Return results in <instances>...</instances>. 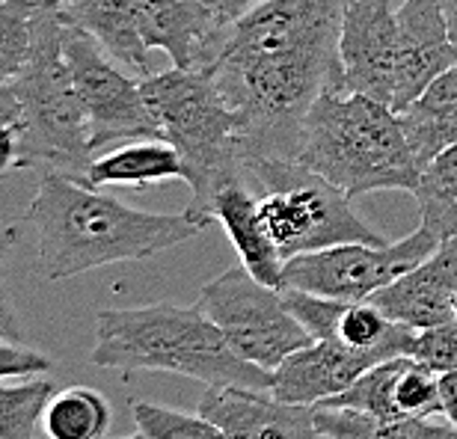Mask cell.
I'll return each instance as SVG.
<instances>
[{
    "instance_id": "1",
    "label": "cell",
    "mask_w": 457,
    "mask_h": 439,
    "mask_svg": "<svg viewBox=\"0 0 457 439\" xmlns=\"http://www.w3.org/2000/svg\"><path fill=\"white\" fill-rule=\"evenodd\" d=\"M353 0H262L228 24L205 71L241 116L244 167L295 161L300 128L324 89H339V33Z\"/></svg>"
},
{
    "instance_id": "2",
    "label": "cell",
    "mask_w": 457,
    "mask_h": 439,
    "mask_svg": "<svg viewBox=\"0 0 457 439\" xmlns=\"http://www.w3.org/2000/svg\"><path fill=\"white\" fill-rule=\"evenodd\" d=\"M42 277L51 282L116 261H145L205 232L185 211L149 214L62 172H42L27 205Z\"/></svg>"
},
{
    "instance_id": "3",
    "label": "cell",
    "mask_w": 457,
    "mask_h": 439,
    "mask_svg": "<svg viewBox=\"0 0 457 439\" xmlns=\"http://www.w3.org/2000/svg\"><path fill=\"white\" fill-rule=\"evenodd\" d=\"M89 362L134 371H172L208 386L273 389V371L244 360L199 306L149 303L102 309L96 315V344Z\"/></svg>"
},
{
    "instance_id": "4",
    "label": "cell",
    "mask_w": 457,
    "mask_h": 439,
    "mask_svg": "<svg viewBox=\"0 0 457 439\" xmlns=\"http://www.w3.org/2000/svg\"><path fill=\"white\" fill-rule=\"evenodd\" d=\"M295 161L351 199L371 190L413 194L422 178L395 110L342 89H324L309 107Z\"/></svg>"
},
{
    "instance_id": "5",
    "label": "cell",
    "mask_w": 457,
    "mask_h": 439,
    "mask_svg": "<svg viewBox=\"0 0 457 439\" xmlns=\"http://www.w3.org/2000/svg\"><path fill=\"white\" fill-rule=\"evenodd\" d=\"M143 95L161 125L163 140L185 161L190 203L185 214L208 228L217 194L244 172L241 116L205 69L152 71L140 78Z\"/></svg>"
},
{
    "instance_id": "6",
    "label": "cell",
    "mask_w": 457,
    "mask_h": 439,
    "mask_svg": "<svg viewBox=\"0 0 457 439\" xmlns=\"http://www.w3.org/2000/svg\"><path fill=\"white\" fill-rule=\"evenodd\" d=\"M21 107V154L27 170L62 172L89 185L96 152L89 145L87 110L62 54V12L57 0H42L33 21V51L12 84Z\"/></svg>"
},
{
    "instance_id": "7",
    "label": "cell",
    "mask_w": 457,
    "mask_h": 439,
    "mask_svg": "<svg viewBox=\"0 0 457 439\" xmlns=\"http://www.w3.org/2000/svg\"><path fill=\"white\" fill-rule=\"evenodd\" d=\"M246 181L259 194L264 226L282 259L339 244H389L351 208V196L286 158L246 161Z\"/></svg>"
},
{
    "instance_id": "8",
    "label": "cell",
    "mask_w": 457,
    "mask_h": 439,
    "mask_svg": "<svg viewBox=\"0 0 457 439\" xmlns=\"http://www.w3.org/2000/svg\"><path fill=\"white\" fill-rule=\"evenodd\" d=\"M196 306L212 318L244 360L264 371H277L291 353L315 342L291 315L282 288L255 279L244 264L205 282Z\"/></svg>"
},
{
    "instance_id": "9",
    "label": "cell",
    "mask_w": 457,
    "mask_h": 439,
    "mask_svg": "<svg viewBox=\"0 0 457 439\" xmlns=\"http://www.w3.org/2000/svg\"><path fill=\"white\" fill-rule=\"evenodd\" d=\"M62 54L87 110L93 152H102L107 145L116 149L134 140H163L158 119L143 95L140 78L134 80L125 75L102 45L78 24H71L66 15H62Z\"/></svg>"
},
{
    "instance_id": "10",
    "label": "cell",
    "mask_w": 457,
    "mask_h": 439,
    "mask_svg": "<svg viewBox=\"0 0 457 439\" xmlns=\"http://www.w3.org/2000/svg\"><path fill=\"white\" fill-rule=\"evenodd\" d=\"M440 246V237L419 226L395 244H339L286 261L282 288L312 291L336 300H369L374 291L404 277Z\"/></svg>"
},
{
    "instance_id": "11",
    "label": "cell",
    "mask_w": 457,
    "mask_h": 439,
    "mask_svg": "<svg viewBox=\"0 0 457 439\" xmlns=\"http://www.w3.org/2000/svg\"><path fill=\"white\" fill-rule=\"evenodd\" d=\"M398 4L401 0H353L339 33V89L374 102H395L398 84Z\"/></svg>"
},
{
    "instance_id": "12",
    "label": "cell",
    "mask_w": 457,
    "mask_h": 439,
    "mask_svg": "<svg viewBox=\"0 0 457 439\" xmlns=\"http://www.w3.org/2000/svg\"><path fill=\"white\" fill-rule=\"evenodd\" d=\"M199 413L228 439H321L315 407L288 404L259 389L208 386Z\"/></svg>"
},
{
    "instance_id": "13",
    "label": "cell",
    "mask_w": 457,
    "mask_h": 439,
    "mask_svg": "<svg viewBox=\"0 0 457 439\" xmlns=\"http://www.w3.org/2000/svg\"><path fill=\"white\" fill-rule=\"evenodd\" d=\"M457 297V241H443L428 255L422 264L407 270L404 277L389 282L386 288L374 291L369 297L374 306H380L392 321L407 324L413 329H434L449 324Z\"/></svg>"
},
{
    "instance_id": "14",
    "label": "cell",
    "mask_w": 457,
    "mask_h": 439,
    "mask_svg": "<svg viewBox=\"0 0 457 439\" xmlns=\"http://www.w3.org/2000/svg\"><path fill=\"white\" fill-rule=\"evenodd\" d=\"M398 84L392 110L401 113L410 107L443 71L457 66L449 42L443 0H401L398 4Z\"/></svg>"
},
{
    "instance_id": "15",
    "label": "cell",
    "mask_w": 457,
    "mask_h": 439,
    "mask_svg": "<svg viewBox=\"0 0 457 439\" xmlns=\"http://www.w3.org/2000/svg\"><path fill=\"white\" fill-rule=\"evenodd\" d=\"M140 27L145 45L167 51L176 69H208L228 30L205 0H140Z\"/></svg>"
},
{
    "instance_id": "16",
    "label": "cell",
    "mask_w": 457,
    "mask_h": 439,
    "mask_svg": "<svg viewBox=\"0 0 457 439\" xmlns=\"http://www.w3.org/2000/svg\"><path fill=\"white\" fill-rule=\"evenodd\" d=\"M378 362L383 360L374 353L351 351L336 338H318V342L295 351L273 371L270 395L288 401V404L315 407L345 392L362 371H369Z\"/></svg>"
},
{
    "instance_id": "17",
    "label": "cell",
    "mask_w": 457,
    "mask_h": 439,
    "mask_svg": "<svg viewBox=\"0 0 457 439\" xmlns=\"http://www.w3.org/2000/svg\"><path fill=\"white\" fill-rule=\"evenodd\" d=\"M212 217H214V223H220L226 228L228 241L235 244L244 268L250 270L255 279L268 282L273 288H282V268H286V259L279 255L268 226H264L259 194L250 187V181L237 178L232 185H226L214 199Z\"/></svg>"
},
{
    "instance_id": "18",
    "label": "cell",
    "mask_w": 457,
    "mask_h": 439,
    "mask_svg": "<svg viewBox=\"0 0 457 439\" xmlns=\"http://www.w3.org/2000/svg\"><path fill=\"white\" fill-rule=\"evenodd\" d=\"M62 15L102 45L107 57L134 71L137 78L152 75V48L143 39L140 0H78L60 6Z\"/></svg>"
},
{
    "instance_id": "19",
    "label": "cell",
    "mask_w": 457,
    "mask_h": 439,
    "mask_svg": "<svg viewBox=\"0 0 457 439\" xmlns=\"http://www.w3.org/2000/svg\"><path fill=\"white\" fill-rule=\"evenodd\" d=\"M398 119L419 170L457 145V66L443 71L413 104L401 110Z\"/></svg>"
},
{
    "instance_id": "20",
    "label": "cell",
    "mask_w": 457,
    "mask_h": 439,
    "mask_svg": "<svg viewBox=\"0 0 457 439\" xmlns=\"http://www.w3.org/2000/svg\"><path fill=\"white\" fill-rule=\"evenodd\" d=\"M89 185H158L167 178L185 181V161L176 152V145L167 140H134L122 143L116 149L96 154L93 167H89Z\"/></svg>"
},
{
    "instance_id": "21",
    "label": "cell",
    "mask_w": 457,
    "mask_h": 439,
    "mask_svg": "<svg viewBox=\"0 0 457 439\" xmlns=\"http://www.w3.org/2000/svg\"><path fill=\"white\" fill-rule=\"evenodd\" d=\"M315 425L327 439H457V427L434 416L378 418L360 410L315 404Z\"/></svg>"
},
{
    "instance_id": "22",
    "label": "cell",
    "mask_w": 457,
    "mask_h": 439,
    "mask_svg": "<svg viewBox=\"0 0 457 439\" xmlns=\"http://www.w3.org/2000/svg\"><path fill=\"white\" fill-rule=\"evenodd\" d=\"M111 401L89 386H69L54 392L42 416V427L48 439H104L111 431Z\"/></svg>"
},
{
    "instance_id": "23",
    "label": "cell",
    "mask_w": 457,
    "mask_h": 439,
    "mask_svg": "<svg viewBox=\"0 0 457 439\" xmlns=\"http://www.w3.org/2000/svg\"><path fill=\"white\" fill-rule=\"evenodd\" d=\"M413 196L428 232L440 237V244L452 237L457 241V145L428 163Z\"/></svg>"
},
{
    "instance_id": "24",
    "label": "cell",
    "mask_w": 457,
    "mask_h": 439,
    "mask_svg": "<svg viewBox=\"0 0 457 439\" xmlns=\"http://www.w3.org/2000/svg\"><path fill=\"white\" fill-rule=\"evenodd\" d=\"M51 398L54 383L39 374L0 377V439H36V427Z\"/></svg>"
},
{
    "instance_id": "25",
    "label": "cell",
    "mask_w": 457,
    "mask_h": 439,
    "mask_svg": "<svg viewBox=\"0 0 457 439\" xmlns=\"http://www.w3.org/2000/svg\"><path fill=\"white\" fill-rule=\"evenodd\" d=\"M404 362H407V356H395V360L371 365V369L362 371L345 392H339L336 398L321 401V404L360 410V413H369L378 418H398L401 413L395 404V386H398Z\"/></svg>"
},
{
    "instance_id": "26",
    "label": "cell",
    "mask_w": 457,
    "mask_h": 439,
    "mask_svg": "<svg viewBox=\"0 0 457 439\" xmlns=\"http://www.w3.org/2000/svg\"><path fill=\"white\" fill-rule=\"evenodd\" d=\"M42 0H0V87L21 75L33 51V21Z\"/></svg>"
},
{
    "instance_id": "27",
    "label": "cell",
    "mask_w": 457,
    "mask_h": 439,
    "mask_svg": "<svg viewBox=\"0 0 457 439\" xmlns=\"http://www.w3.org/2000/svg\"><path fill=\"white\" fill-rule=\"evenodd\" d=\"M128 407H131L137 431L149 439H228L203 413H181V410L149 404V401H131Z\"/></svg>"
},
{
    "instance_id": "28",
    "label": "cell",
    "mask_w": 457,
    "mask_h": 439,
    "mask_svg": "<svg viewBox=\"0 0 457 439\" xmlns=\"http://www.w3.org/2000/svg\"><path fill=\"white\" fill-rule=\"evenodd\" d=\"M395 404L401 416H443L440 374L416 356H407L395 386Z\"/></svg>"
},
{
    "instance_id": "29",
    "label": "cell",
    "mask_w": 457,
    "mask_h": 439,
    "mask_svg": "<svg viewBox=\"0 0 457 439\" xmlns=\"http://www.w3.org/2000/svg\"><path fill=\"white\" fill-rule=\"evenodd\" d=\"M413 356L436 374L457 369V318L434 329H422Z\"/></svg>"
},
{
    "instance_id": "30",
    "label": "cell",
    "mask_w": 457,
    "mask_h": 439,
    "mask_svg": "<svg viewBox=\"0 0 457 439\" xmlns=\"http://www.w3.org/2000/svg\"><path fill=\"white\" fill-rule=\"evenodd\" d=\"M51 369V360L39 351H30L21 342L0 338V377H30Z\"/></svg>"
},
{
    "instance_id": "31",
    "label": "cell",
    "mask_w": 457,
    "mask_h": 439,
    "mask_svg": "<svg viewBox=\"0 0 457 439\" xmlns=\"http://www.w3.org/2000/svg\"><path fill=\"white\" fill-rule=\"evenodd\" d=\"M27 170L21 154V128L18 122H0V176Z\"/></svg>"
},
{
    "instance_id": "32",
    "label": "cell",
    "mask_w": 457,
    "mask_h": 439,
    "mask_svg": "<svg viewBox=\"0 0 457 439\" xmlns=\"http://www.w3.org/2000/svg\"><path fill=\"white\" fill-rule=\"evenodd\" d=\"M205 4L212 6L217 21H220L223 27H228V24H235L241 15L250 12L253 6H259L262 0H205Z\"/></svg>"
},
{
    "instance_id": "33",
    "label": "cell",
    "mask_w": 457,
    "mask_h": 439,
    "mask_svg": "<svg viewBox=\"0 0 457 439\" xmlns=\"http://www.w3.org/2000/svg\"><path fill=\"white\" fill-rule=\"evenodd\" d=\"M440 401H443V418L457 427V369L440 374Z\"/></svg>"
},
{
    "instance_id": "34",
    "label": "cell",
    "mask_w": 457,
    "mask_h": 439,
    "mask_svg": "<svg viewBox=\"0 0 457 439\" xmlns=\"http://www.w3.org/2000/svg\"><path fill=\"white\" fill-rule=\"evenodd\" d=\"M18 244V228L6 220H0V297L4 294V282H6V259H9V250Z\"/></svg>"
},
{
    "instance_id": "35",
    "label": "cell",
    "mask_w": 457,
    "mask_h": 439,
    "mask_svg": "<svg viewBox=\"0 0 457 439\" xmlns=\"http://www.w3.org/2000/svg\"><path fill=\"white\" fill-rule=\"evenodd\" d=\"M0 338H12V342H21L24 338V329L18 324L15 309L9 306L6 297H0Z\"/></svg>"
},
{
    "instance_id": "36",
    "label": "cell",
    "mask_w": 457,
    "mask_h": 439,
    "mask_svg": "<svg viewBox=\"0 0 457 439\" xmlns=\"http://www.w3.org/2000/svg\"><path fill=\"white\" fill-rule=\"evenodd\" d=\"M18 119H21L18 98L12 95L9 87H0V122H18Z\"/></svg>"
},
{
    "instance_id": "37",
    "label": "cell",
    "mask_w": 457,
    "mask_h": 439,
    "mask_svg": "<svg viewBox=\"0 0 457 439\" xmlns=\"http://www.w3.org/2000/svg\"><path fill=\"white\" fill-rule=\"evenodd\" d=\"M443 12H445V27H449V42L457 57V0H443Z\"/></svg>"
},
{
    "instance_id": "38",
    "label": "cell",
    "mask_w": 457,
    "mask_h": 439,
    "mask_svg": "<svg viewBox=\"0 0 457 439\" xmlns=\"http://www.w3.org/2000/svg\"><path fill=\"white\" fill-rule=\"evenodd\" d=\"M107 439V436H104ZM113 439H149V436H145V434H140V431H137V434H131V436H113Z\"/></svg>"
},
{
    "instance_id": "39",
    "label": "cell",
    "mask_w": 457,
    "mask_h": 439,
    "mask_svg": "<svg viewBox=\"0 0 457 439\" xmlns=\"http://www.w3.org/2000/svg\"><path fill=\"white\" fill-rule=\"evenodd\" d=\"M60 6H66V4H78V0H57Z\"/></svg>"
},
{
    "instance_id": "40",
    "label": "cell",
    "mask_w": 457,
    "mask_h": 439,
    "mask_svg": "<svg viewBox=\"0 0 457 439\" xmlns=\"http://www.w3.org/2000/svg\"><path fill=\"white\" fill-rule=\"evenodd\" d=\"M454 312H457V297H454Z\"/></svg>"
},
{
    "instance_id": "41",
    "label": "cell",
    "mask_w": 457,
    "mask_h": 439,
    "mask_svg": "<svg viewBox=\"0 0 457 439\" xmlns=\"http://www.w3.org/2000/svg\"><path fill=\"white\" fill-rule=\"evenodd\" d=\"M321 439H327V436H321Z\"/></svg>"
}]
</instances>
